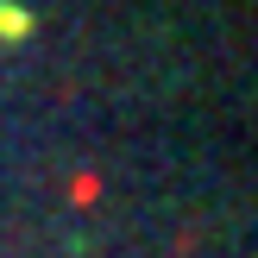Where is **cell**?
Here are the masks:
<instances>
[{
    "label": "cell",
    "instance_id": "1",
    "mask_svg": "<svg viewBox=\"0 0 258 258\" xmlns=\"http://www.w3.org/2000/svg\"><path fill=\"white\" fill-rule=\"evenodd\" d=\"M0 32H7V38H19V32H32V19H25L19 7H0Z\"/></svg>",
    "mask_w": 258,
    "mask_h": 258
}]
</instances>
